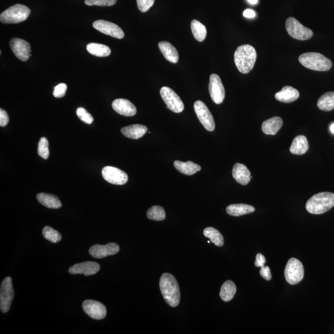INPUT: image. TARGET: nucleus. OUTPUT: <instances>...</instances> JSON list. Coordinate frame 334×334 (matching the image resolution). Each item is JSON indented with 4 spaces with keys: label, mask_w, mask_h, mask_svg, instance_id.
<instances>
[{
    "label": "nucleus",
    "mask_w": 334,
    "mask_h": 334,
    "mask_svg": "<svg viewBox=\"0 0 334 334\" xmlns=\"http://www.w3.org/2000/svg\"><path fill=\"white\" fill-rule=\"evenodd\" d=\"M160 288L163 297L168 305L176 307L180 301V291L176 280L168 273H165L160 279Z\"/></svg>",
    "instance_id": "1"
},
{
    "label": "nucleus",
    "mask_w": 334,
    "mask_h": 334,
    "mask_svg": "<svg viewBox=\"0 0 334 334\" xmlns=\"http://www.w3.org/2000/svg\"><path fill=\"white\" fill-rule=\"evenodd\" d=\"M257 59L255 48L250 45H241L237 48L234 55V60L239 72L250 73L253 69Z\"/></svg>",
    "instance_id": "2"
},
{
    "label": "nucleus",
    "mask_w": 334,
    "mask_h": 334,
    "mask_svg": "<svg viewBox=\"0 0 334 334\" xmlns=\"http://www.w3.org/2000/svg\"><path fill=\"white\" fill-rule=\"evenodd\" d=\"M334 206V194L322 192L316 194L308 200L306 209L312 214H322L327 212Z\"/></svg>",
    "instance_id": "3"
},
{
    "label": "nucleus",
    "mask_w": 334,
    "mask_h": 334,
    "mask_svg": "<svg viewBox=\"0 0 334 334\" xmlns=\"http://www.w3.org/2000/svg\"><path fill=\"white\" fill-rule=\"evenodd\" d=\"M298 59L303 67L311 70L329 71L332 66L329 59L319 53L309 52L301 54Z\"/></svg>",
    "instance_id": "4"
},
{
    "label": "nucleus",
    "mask_w": 334,
    "mask_h": 334,
    "mask_svg": "<svg viewBox=\"0 0 334 334\" xmlns=\"http://www.w3.org/2000/svg\"><path fill=\"white\" fill-rule=\"evenodd\" d=\"M31 10L26 6L16 4L5 10L0 15V21L4 24H17L25 21Z\"/></svg>",
    "instance_id": "5"
},
{
    "label": "nucleus",
    "mask_w": 334,
    "mask_h": 334,
    "mask_svg": "<svg viewBox=\"0 0 334 334\" xmlns=\"http://www.w3.org/2000/svg\"><path fill=\"white\" fill-rule=\"evenodd\" d=\"M285 26L287 33L292 38L299 41H307L313 36V31L304 25L293 17L287 19Z\"/></svg>",
    "instance_id": "6"
},
{
    "label": "nucleus",
    "mask_w": 334,
    "mask_h": 334,
    "mask_svg": "<svg viewBox=\"0 0 334 334\" xmlns=\"http://www.w3.org/2000/svg\"><path fill=\"white\" fill-rule=\"evenodd\" d=\"M285 278L288 284L295 285L304 278V267L301 262L296 258L288 261L285 269Z\"/></svg>",
    "instance_id": "7"
},
{
    "label": "nucleus",
    "mask_w": 334,
    "mask_h": 334,
    "mask_svg": "<svg viewBox=\"0 0 334 334\" xmlns=\"http://www.w3.org/2000/svg\"><path fill=\"white\" fill-rule=\"evenodd\" d=\"M13 298L12 279L7 277L3 281L0 289V309L3 313H7L10 310Z\"/></svg>",
    "instance_id": "8"
},
{
    "label": "nucleus",
    "mask_w": 334,
    "mask_h": 334,
    "mask_svg": "<svg viewBox=\"0 0 334 334\" xmlns=\"http://www.w3.org/2000/svg\"><path fill=\"white\" fill-rule=\"evenodd\" d=\"M161 96L167 105L168 109L174 113H179L184 110V104L175 92L168 87H163L161 89Z\"/></svg>",
    "instance_id": "9"
},
{
    "label": "nucleus",
    "mask_w": 334,
    "mask_h": 334,
    "mask_svg": "<svg viewBox=\"0 0 334 334\" xmlns=\"http://www.w3.org/2000/svg\"><path fill=\"white\" fill-rule=\"evenodd\" d=\"M194 108L200 122L208 131L215 130V122L209 108L204 102L198 101L194 104Z\"/></svg>",
    "instance_id": "10"
},
{
    "label": "nucleus",
    "mask_w": 334,
    "mask_h": 334,
    "mask_svg": "<svg viewBox=\"0 0 334 334\" xmlns=\"http://www.w3.org/2000/svg\"><path fill=\"white\" fill-rule=\"evenodd\" d=\"M211 99L216 104H221L224 101L225 90L221 79L216 74H211L209 84Z\"/></svg>",
    "instance_id": "11"
},
{
    "label": "nucleus",
    "mask_w": 334,
    "mask_h": 334,
    "mask_svg": "<svg viewBox=\"0 0 334 334\" xmlns=\"http://www.w3.org/2000/svg\"><path fill=\"white\" fill-rule=\"evenodd\" d=\"M102 173L105 180L111 184L123 185L127 184L128 180L127 174L118 168L105 167L103 168Z\"/></svg>",
    "instance_id": "12"
},
{
    "label": "nucleus",
    "mask_w": 334,
    "mask_h": 334,
    "mask_svg": "<svg viewBox=\"0 0 334 334\" xmlns=\"http://www.w3.org/2000/svg\"><path fill=\"white\" fill-rule=\"evenodd\" d=\"M93 27L96 29L106 35L110 36L118 39L124 38L125 34L122 28L113 22L98 20L93 23Z\"/></svg>",
    "instance_id": "13"
},
{
    "label": "nucleus",
    "mask_w": 334,
    "mask_h": 334,
    "mask_svg": "<svg viewBox=\"0 0 334 334\" xmlns=\"http://www.w3.org/2000/svg\"><path fill=\"white\" fill-rule=\"evenodd\" d=\"M82 308L88 316L97 320L104 319L107 315L106 308L99 301L90 299L85 300L82 303Z\"/></svg>",
    "instance_id": "14"
},
{
    "label": "nucleus",
    "mask_w": 334,
    "mask_h": 334,
    "mask_svg": "<svg viewBox=\"0 0 334 334\" xmlns=\"http://www.w3.org/2000/svg\"><path fill=\"white\" fill-rule=\"evenodd\" d=\"M10 47L17 58L22 62L27 61L31 55L30 44L24 40L18 38L11 39Z\"/></svg>",
    "instance_id": "15"
},
{
    "label": "nucleus",
    "mask_w": 334,
    "mask_h": 334,
    "mask_svg": "<svg viewBox=\"0 0 334 334\" xmlns=\"http://www.w3.org/2000/svg\"><path fill=\"white\" fill-rule=\"evenodd\" d=\"M119 251V247L115 242H110L107 245H95L91 247L89 254L93 258L101 259L108 256L115 255Z\"/></svg>",
    "instance_id": "16"
},
{
    "label": "nucleus",
    "mask_w": 334,
    "mask_h": 334,
    "mask_svg": "<svg viewBox=\"0 0 334 334\" xmlns=\"http://www.w3.org/2000/svg\"><path fill=\"white\" fill-rule=\"evenodd\" d=\"M100 268L101 266L96 262H83L71 266L69 269V272L71 274H84L85 276H89L98 273Z\"/></svg>",
    "instance_id": "17"
},
{
    "label": "nucleus",
    "mask_w": 334,
    "mask_h": 334,
    "mask_svg": "<svg viewBox=\"0 0 334 334\" xmlns=\"http://www.w3.org/2000/svg\"><path fill=\"white\" fill-rule=\"evenodd\" d=\"M112 107L116 113L125 116H133L137 113L135 105L127 99L115 100L112 103Z\"/></svg>",
    "instance_id": "18"
},
{
    "label": "nucleus",
    "mask_w": 334,
    "mask_h": 334,
    "mask_svg": "<svg viewBox=\"0 0 334 334\" xmlns=\"http://www.w3.org/2000/svg\"><path fill=\"white\" fill-rule=\"evenodd\" d=\"M232 175L238 184L244 186L249 184L251 178H252L249 169L245 165L239 163L234 165Z\"/></svg>",
    "instance_id": "19"
},
{
    "label": "nucleus",
    "mask_w": 334,
    "mask_h": 334,
    "mask_svg": "<svg viewBox=\"0 0 334 334\" xmlns=\"http://www.w3.org/2000/svg\"><path fill=\"white\" fill-rule=\"evenodd\" d=\"M298 90L291 86H285L280 92L276 93L275 98L278 101L284 103H292L298 99Z\"/></svg>",
    "instance_id": "20"
},
{
    "label": "nucleus",
    "mask_w": 334,
    "mask_h": 334,
    "mask_svg": "<svg viewBox=\"0 0 334 334\" xmlns=\"http://www.w3.org/2000/svg\"><path fill=\"white\" fill-rule=\"evenodd\" d=\"M148 129L145 126L142 125H133L123 128L121 131L125 136L128 138L138 139L142 138Z\"/></svg>",
    "instance_id": "21"
},
{
    "label": "nucleus",
    "mask_w": 334,
    "mask_h": 334,
    "mask_svg": "<svg viewBox=\"0 0 334 334\" xmlns=\"http://www.w3.org/2000/svg\"><path fill=\"white\" fill-rule=\"evenodd\" d=\"M283 125L281 117L275 116L263 122L262 130L265 135H275Z\"/></svg>",
    "instance_id": "22"
},
{
    "label": "nucleus",
    "mask_w": 334,
    "mask_h": 334,
    "mask_svg": "<svg viewBox=\"0 0 334 334\" xmlns=\"http://www.w3.org/2000/svg\"><path fill=\"white\" fill-rule=\"evenodd\" d=\"M159 48L163 55L168 62L176 64L178 61L179 55L176 48L168 42H161Z\"/></svg>",
    "instance_id": "23"
},
{
    "label": "nucleus",
    "mask_w": 334,
    "mask_h": 334,
    "mask_svg": "<svg viewBox=\"0 0 334 334\" xmlns=\"http://www.w3.org/2000/svg\"><path fill=\"white\" fill-rule=\"evenodd\" d=\"M37 199L40 203L50 209H59L62 206L60 200L55 195L42 193L37 195Z\"/></svg>",
    "instance_id": "24"
},
{
    "label": "nucleus",
    "mask_w": 334,
    "mask_h": 334,
    "mask_svg": "<svg viewBox=\"0 0 334 334\" xmlns=\"http://www.w3.org/2000/svg\"><path fill=\"white\" fill-rule=\"evenodd\" d=\"M309 148L308 140L305 136L299 135L293 139L290 147V153L295 155H302Z\"/></svg>",
    "instance_id": "25"
},
{
    "label": "nucleus",
    "mask_w": 334,
    "mask_h": 334,
    "mask_svg": "<svg viewBox=\"0 0 334 334\" xmlns=\"http://www.w3.org/2000/svg\"><path fill=\"white\" fill-rule=\"evenodd\" d=\"M174 167L178 172L187 175H193L201 170V166L191 161L184 162L176 161L174 162Z\"/></svg>",
    "instance_id": "26"
},
{
    "label": "nucleus",
    "mask_w": 334,
    "mask_h": 334,
    "mask_svg": "<svg viewBox=\"0 0 334 334\" xmlns=\"http://www.w3.org/2000/svg\"><path fill=\"white\" fill-rule=\"evenodd\" d=\"M226 210L229 215L238 217L255 212V208L250 205L236 204L228 205Z\"/></svg>",
    "instance_id": "27"
},
{
    "label": "nucleus",
    "mask_w": 334,
    "mask_h": 334,
    "mask_svg": "<svg viewBox=\"0 0 334 334\" xmlns=\"http://www.w3.org/2000/svg\"><path fill=\"white\" fill-rule=\"evenodd\" d=\"M236 292V287L232 281L224 282L220 292V296L223 301L228 302L232 300Z\"/></svg>",
    "instance_id": "28"
},
{
    "label": "nucleus",
    "mask_w": 334,
    "mask_h": 334,
    "mask_svg": "<svg viewBox=\"0 0 334 334\" xmlns=\"http://www.w3.org/2000/svg\"><path fill=\"white\" fill-rule=\"evenodd\" d=\"M87 50L91 55L98 57L108 56L110 55L111 50L107 45L90 43L87 45Z\"/></svg>",
    "instance_id": "29"
},
{
    "label": "nucleus",
    "mask_w": 334,
    "mask_h": 334,
    "mask_svg": "<svg viewBox=\"0 0 334 334\" xmlns=\"http://www.w3.org/2000/svg\"><path fill=\"white\" fill-rule=\"evenodd\" d=\"M318 107L319 109L329 111L334 109V92H328L318 99Z\"/></svg>",
    "instance_id": "30"
},
{
    "label": "nucleus",
    "mask_w": 334,
    "mask_h": 334,
    "mask_svg": "<svg viewBox=\"0 0 334 334\" xmlns=\"http://www.w3.org/2000/svg\"><path fill=\"white\" fill-rule=\"evenodd\" d=\"M204 235L210 239L211 242L216 246L221 247L224 246V238L218 230L213 227L205 228L204 230Z\"/></svg>",
    "instance_id": "31"
},
{
    "label": "nucleus",
    "mask_w": 334,
    "mask_h": 334,
    "mask_svg": "<svg viewBox=\"0 0 334 334\" xmlns=\"http://www.w3.org/2000/svg\"><path fill=\"white\" fill-rule=\"evenodd\" d=\"M191 31L196 41L202 42L204 41L207 36L206 28L203 24L198 21L194 19L191 24Z\"/></svg>",
    "instance_id": "32"
},
{
    "label": "nucleus",
    "mask_w": 334,
    "mask_h": 334,
    "mask_svg": "<svg viewBox=\"0 0 334 334\" xmlns=\"http://www.w3.org/2000/svg\"><path fill=\"white\" fill-rule=\"evenodd\" d=\"M147 216L148 219L156 221H164L166 218V214L164 208L159 205H154L148 209Z\"/></svg>",
    "instance_id": "33"
},
{
    "label": "nucleus",
    "mask_w": 334,
    "mask_h": 334,
    "mask_svg": "<svg viewBox=\"0 0 334 334\" xmlns=\"http://www.w3.org/2000/svg\"><path fill=\"white\" fill-rule=\"evenodd\" d=\"M42 235L47 240L56 244L61 240L62 237L58 231L54 230L53 228L46 226L42 231Z\"/></svg>",
    "instance_id": "34"
},
{
    "label": "nucleus",
    "mask_w": 334,
    "mask_h": 334,
    "mask_svg": "<svg viewBox=\"0 0 334 334\" xmlns=\"http://www.w3.org/2000/svg\"><path fill=\"white\" fill-rule=\"evenodd\" d=\"M38 154L43 159H48L49 157V149H48V141L46 138L42 137L39 142Z\"/></svg>",
    "instance_id": "35"
},
{
    "label": "nucleus",
    "mask_w": 334,
    "mask_h": 334,
    "mask_svg": "<svg viewBox=\"0 0 334 334\" xmlns=\"http://www.w3.org/2000/svg\"><path fill=\"white\" fill-rule=\"evenodd\" d=\"M77 115L81 121L85 123V124L90 125L92 124L94 121V118L88 111L82 107H79L76 110Z\"/></svg>",
    "instance_id": "36"
},
{
    "label": "nucleus",
    "mask_w": 334,
    "mask_h": 334,
    "mask_svg": "<svg viewBox=\"0 0 334 334\" xmlns=\"http://www.w3.org/2000/svg\"><path fill=\"white\" fill-rule=\"evenodd\" d=\"M117 0H85V4L88 6H99V7H111L116 4Z\"/></svg>",
    "instance_id": "37"
},
{
    "label": "nucleus",
    "mask_w": 334,
    "mask_h": 334,
    "mask_svg": "<svg viewBox=\"0 0 334 334\" xmlns=\"http://www.w3.org/2000/svg\"><path fill=\"white\" fill-rule=\"evenodd\" d=\"M136 1L139 11L142 13H145L153 7L155 0H136Z\"/></svg>",
    "instance_id": "38"
},
{
    "label": "nucleus",
    "mask_w": 334,
    "mask_h": 334,
    "mask_svg": "<svg viewBox=\"0 0 334 334\" xmlns=\"http://www.w3.org/2000/svg\"><path fill=\"white\" fill-rule=\"evenodd\" d=\"M67 85L64 83H61L56 85L54 88L53 96L56 98H64L67 90Z\"/></svg>",
    "instance_id": "39"
},
{
    "label": "nucleus",
    "mask_w": 334,
    "mask_h": 334,
    "mask_svg": "<svg viewBox=\"0 0 334 334\" xmlns=\"http://www.w3.org/2000/svg\"><path fill=\"white\" fill-rule=\"evenodd\" d=\"M9 123V116L8 115L7 111L0 109V126L2 127H5Z\"/></svg>",
    "instance_id": "40"
},
{
    "label": "nucleus",
    "mask_w": 334,
    "mask_h": 334,
    "mask_svg": "<svg viewBox=\"0 0 334 334\" xmlns=\"http://www.w3.org/2000/svg\"><path fill=\"white\" fill-rule=\"evenodd\" d=\"M260 275L261 276L262 278H264L267 281H270L272 279L270 268L268 266H264V265L263 267H261V270H260Z\"/></svg>",
    "instance_id": "41"
},
{
    "label": "nucleus",
    "mask_w": 334,
    "mask_h": 334,
    "mask_svg": "<svg viewBox=\"0 0 334 334\" xmlns=\"http://www.w3.org/2000/svg\"><path fill=\"white\" fill-rule=\"evenodd\" d=\"M265 261H266V260H265L264 256L262 255V254L259 253L256 255L255 261V265L256 267H263L265 263Z\"/></svg>",
    "instance_id": "42"
},
{
    "label": "nucleus",
    "mask_w": 334,
    "mask_h": 334,
    "mask_svg": "<svg viewBox=\"0 0 334 334\" xmlns=\"http://www.w3.org/2000/svg\"><path fill=\"white\" fill-rule=\"evenodd\" d=\"M244 16L245 18H253L256 16V13L253 10L248 9L244 11Z\"/></svg>",
    "instance_id": "43"
},
{
    "label": "nucleus",
    "mask_w": 334,
    "mask_h": 334,
    "mask_svg": "<svg viewBox=\"0 0 334 334\" xmlns=\"http://www.w3.org/2000/svg\"><path fill=\"white\" fill-rule=\"evenodd\" d=\"M247 1L251 5H256L258 2V0H247Z\"/></svg>",
    "instance_id": "44"
},
{
    "label": "nucleus",
    "mask_w": 334,
    "mask_h": 334,
    "mask_svg": "<svg viewBox=\"0 0 334 334\" xmlns=\"http://www.w3.org/2000/svg\"><path fill=\"white\" fill-rule=\"evenodd\" d=\"M330 130L331 131V133L334 134V124H332V125H330Z\"/></svg>",
    "instance_id": "45"
}]
</instances>
